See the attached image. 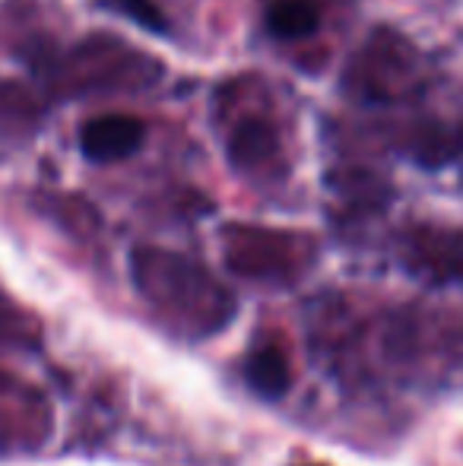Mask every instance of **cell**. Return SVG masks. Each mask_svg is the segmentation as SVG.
<instances>
[{
	"label": "cell",
	"mask_w": 463,
	"mask_h": 466,
	"mask_svg": "<svg viewBox=\"0 0 463 466\" xmlns=\"http://www.w3.org/2000/svg\"><path fill=\"white\" fill-rule=\"evenodd\" d=\"M136 292L181 337H210L235 318V295L204 264L166 248H136L130 258Z\"/></svg>",
	"instance_id": "1"
},
{
	"label": "cell",
	"mask_w": 463,
	"mask_h": 466,
	"mask_svg": "<svg viewBox=\"0 0 463 466\" xmlns=\"http://www.w3.org/2000/svg\"><path fill=\"white\" fill-rule=\"evenodd\" d=\"M223 258L241 279L296 282L315 264V241L302 232L235 222L223 228Z\"/></svg>",
	"instance_id": "2"
},
{
	"label": "cell",
	"mask_w": 463,
	"mask_h": 466,
	"mask_svg": "<svg viewBox=\"0 0 463 466\" xmlns=\"http://www.w3.org/2000/svg\"><path fill=\"white\" fill-rule=\"evenodd\" d=\"M422 86V64L413 42L394 29H375L352 57L347 89L362 102H400Z\"/></svg>",
	"instance_id": "3"
},
{
	"label": "cell",
	"mask_w": 463,
	"mask_h": 466,
	"mask_svg": "<svg viewBox=\"0 0 463 466\" xmlns=\"http://www.w3.org/2000/svg\"><path fill=\"white\" fill-rule=\"evenodd\" d=\"M51 412L25 380L0 371V451H29L48 438Z\"/></svg>",
	"instance_id": "4"
},
{
	"label": "cell",
	"mask_w": 463,
	"mask_h": 466,
	"mask_svg": "<svg viewBox=\"0 0 463 466\" xmlns=\"http://www.w3.org/2000/svg\"><path fill=\"white\" fill-rule=\"evenodd\" d=\"M403 264L422 279L458 282L463 279V232L441 226H413L403 235Z\"/></svg>",
	"instance_id": "5"
},
{
	"label": "cell",
	"mask_w": 463,
	"mask_h": 466,
	"mask_svg": "<svg viewBox=\"0 0 463 466\" xmlns=\"http://www.w3.org/2000/svg\"><path fill=\"white\" fill-rule=\"evenodd\" d=\"M143 127L140 117L134 115H102L86 121V127L80 130V149L89 162H121L127 156H134L143 147Z\"/></svg>",
	"instance_id": "6"
},
{
	"label": "cell",
	"mask_w": 463,
	"mask_h": 466,
	"mask_svg": "<svg viewBox=\"0 0 463 466\" xmlns=\"http://www.w3.org/2000/svg\"><path fill=\"white\" fill-rule=\"evenodd\" d=\"M229 166L241 175H257L270 168L279 159V130L270 117L264 115H247L232 127L229 143Z\"/></svg>",
	"instance_id": "7"
},
{
	"label": "cell",
	"mask_w": 463,
	"mask_h": 466,
	"mask_svg": "<svg viewBox=\"0 0 463 466\" xmlns=\"http://www.w3.org/2000/svg\"><path fill=\"white\" fill-rule=\"evenodd\" d=\"M407 153L422 168H441L454 162L463 153V124L460 121H441V117H428L409 134Z\"/></svg>",
	"instance_id": "8"
},
{
	"label": "cell",
	"mask_w": 463,
	"mask_h": 466,
	"mask_svg": "<svg viewBox=\"0 0 463 466\" xmlns=\"http://www.w3.org/2000/svg\"><path fill=\"white\" fill-rule=\"evenodd\" d=\"M245 380L257 397L279 400L292 387V365L279 346H260L245 359Z\"/></svg>",
	"instance_id": "9"
},
{
	"label": "cell",
	"mask_w": 463,
	"mask_h": 466,
	"mask_svg": "<svg viewBox=\"0 0 463 466\" xmlns=\"http://www.w3.org/2000/svg\"><path fill=\"white\" fill-rule=\"evenodd\" d=\"M321 25V10L311 0H273L267 6V29L283 42L308 38Z\"/></svg>",
	"instance_id": "10"
},
{
	"label": "cell",
	"mask_w": 463,
	"mask_h": 466,
	"mask_svg": "<svg viewBox=\"0 0 463 466\" xmlns=\"http://www.w3.org/2000/svg\"><path fill=\"white\" fill-rule=\"evenodd\" d=\"M108 6L117 13H124L127 19H134V23L143 25L146 32H159V35L168 32L166 13H162L159 4H153V0H108Z\"/></svg>",
	"instance_id": "11"
},
{
	"label": "cell",
	"mask_w": 463,
	"mask_h": 466,
	"mask_svg": "<svg viewBox=\"0 0 463 466\" xmlns=\"http://www.w3.org/2000/svg\"><path fill=\"white\" fill-rule=\"evenodd\" d=\"M35 333H29V320L0 295V350L4 346H25Z\"/></svg>",
	"instance_id": "12"
}]
</instances>
